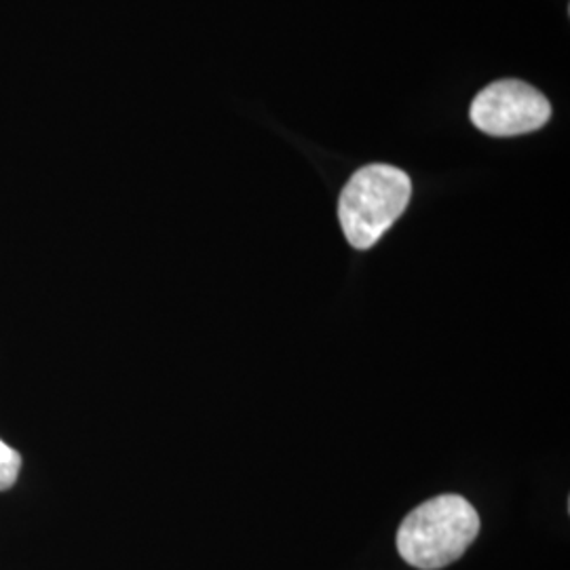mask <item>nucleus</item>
<instances>
[{"mask_svg":"<svg viewBox=\"0 0 570 570\" xmlns=\"http://www.w3.org/2000/svg\"><path fill=\"white\" fill-rule=\"evenodd\" d=\"M480 534V515L461 494H440L410 511L397 530V551L410 567L440 570L456 562Z\"/></svg>","mask_w":570,"mask_h":570,"instance_id":"f257e3e1","label":"nucleus"},{"mask_svg":"<svg viewBox=\"0 0 570 570\" xmlns=\"http://www.w3.org/2000/svg\"><path fill=\"white\" fill-rule=\"evenodd\" d=\"M471 122L494 138H511L541 129L551 119L550 100L529 82H490L471 102Z\"/></svg>","mask_w":570,"mask_h":570,"instance_id":"7ed1b4c3","label":"nucleus"},{"mask_svg":"<svg viewBox=\"0 0 570 570\" xmlns=\"http://www.w3.org/2000/svg\"><path fill=\"white\" fill-rule=\"evenodd\" d=\"M21 456L0 440V490L11 489L20 475Z\"/></svg>","mask_w":570,"mask_h":570,"instance_id":"20e7f679","label":"nucleus"},{"mask_svg":"<svg viewBox=\"0 0 570 570\" xmlns=\"http://www.w3.org/2000/svg\"><path fill=\"white\" fill-rule=\"evenodd\" d=\"M412 183L393 165L374 164L357 169L338 199V220L346 242L355 249L379 244L406 212Z\"/></svg>","mask_w":570,"mask_h":570,"instance_id":"f03ea898","label":"nucleus"}]
</instances>
